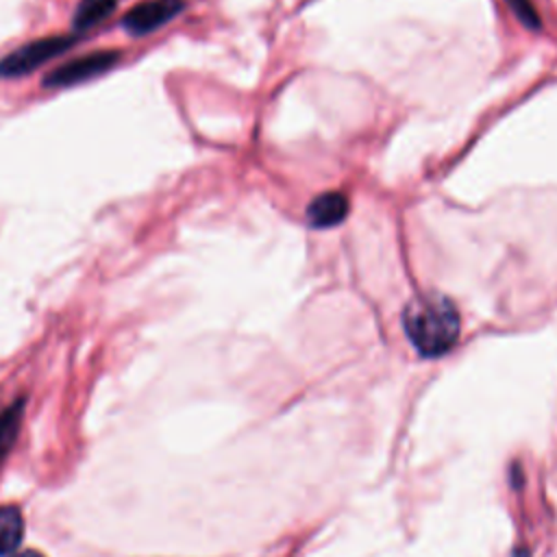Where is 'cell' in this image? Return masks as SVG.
<instances>
[{
	"label": "cell",
	"instance_id": "3",
	"mask_svg": "<svg viewBox=\"0 0 557 557\" xmlns=\"http://www.w3.org/2000/svg\"><path fill=\"white\" fill-rule=\"evenodd\" d=\"M120 54L117 50H96L83 57H76L59 67H54L52 72L46 74L44 85L46 87H67V85H76L83 81H91L100 74H104L107 70H111L117 63Z\"/></svg>",
	"mask_w": 557,
	"mask_h": 557
},
{
	"label": "cell",
	"instance_id": "8",
	"mask_svg": "<svg viewBox=\"0 0 557 557\" xmlns=\"http://www.w3.org/2000/svg\"><path fill=\"white\" fill-rule=\"evenodd\" d=\"M22 409H24V403L17 400L0 413V463L17 437V429L22 422Z\"/></svg>",
	"mask_w": 557,
	"mask_h": 557
},
{
	"label": "cell",
	"instance_id": "6",
	"mask_svg": "<svg viewBox=\"0 0 557 557\" xmlns=\"http://www.w3.org/2000/svg\"><path fill=\"white\" fill-rule=\"evenodd\" d=\"M24 535V518L15 505H0V557L13 555Z\"/></svg>",
	"mask_w": 557,
	"mask_h": 557
},
{
	"label": "cell",
	"instance_id": "4",
	"mask_svg": "<svg viewBox=\"0 0 557 557\" xmlns=\"http://www.w3.org/2000/svg\"><path fill=\"white\" fill-rule=\"evenodd\" d=\"M183 0H146L135 4L122 17V26L131 35H148L174 20L183 11Z\"/></svg>",
	"mask_w": 557,
	"mask_h": 557
},
{
	"label": "cell",
	"instance_id": "2",
	"mask_svg": "<svg viewBox=\"0 0 557 557\" xmlns=\"http://www.w3.org/2000/svg\"><path fill=\"white\" fill-rule=\"evenodd\" d=\"M74 41H76V35H48V37L26 41L24 46L15 48L4 59H0V78L24 76L35 67L44 65L46 61L70 50Z\"/></svg>",
	"mask_w": 557,
	"mask_h": 557
},
{
	"label": "cell",
	"instance_id": "9",
	"mask_svg": "<svg viewBox=\"0 0 557 557\" xmlns=\"http://www.w3.org/2000/svg\"><path fill=\"white\" fill-rule=\"evenodd\" d=\"M511 11L516 13V17L527 26V28H537L540 26V17L531 4V0H507Z\"/></svg>",
	"mask_w": 557,
	"mask_h": 557
},
{
	"label": "cell",
	"instance_id": "10",
	"mask_svg": "<svg viewBox=\"0 0 557 557\" xmlns=\"http://www.w3.org/2000/svg\"><path fill=\"white\" fill-rule=\"evenodd\" d=\"M13 557H41V555H39V553H35V550H24V553L13 555Z\"/></svg>",
	"mask_w": 557,
	"mask_h": 557
},
{
	"label": "cell",
	"instance_id": "1",
	"mask_svg": "<svg viewBox=\"0 0 557 557\" xmlns=\"http://www.w3.org/2000/svg\"><path fill=\"white\" fill-rule=\"evenodd\" d=\"M403 329L422 357L448 352L459 337L461 318L455 302L442 294H422L407 302Z\"/></svg>",
	"mask_w": 557,
	"mask_h": 557
},
{
	"label": "cell",
	"instance_id": "7",
	"mask_svg": "<svg viewBox=\"0 0 557 557\" xmlns=\"http://www.w3.org/2000/svg\"><path fill=\"white\" fill-rule=\"evenodd\" d=\"M115 4L117 0H81L72 20L74 30L83 33L98 26L102 20H107L113 13Z\"/></svg>",
	"mask_w": 557,
	"mask_h": 557
},
{
	"label": "cell",
	"instance_id": "5",
	"mask_svg": "<svg viewBox=\"0 0 557 557\" xmlns=\"http://www.w3.org/2000/svg\"><path fill=\"white\" fill-rule=\"evenodd\" d=\"M348 198L342 191H324L315 196L307 207V222L313 228H331L348 215Z\"/></svg>",
	"mask_w": 557,
	"mask_h": 557
}]
</instances>
